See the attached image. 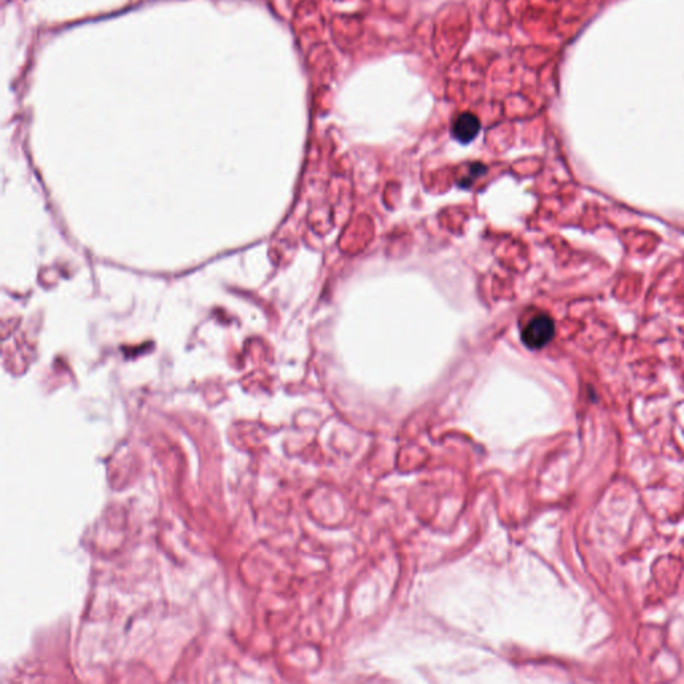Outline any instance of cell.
Listing matches in <instances>:
<instances>
[{
	"label": "cell",
	"mask_w": 684,
	"mask_h": 684,
	"mask_svg": "<svg viewBox=\"0 0 684 684\" xmlns=\"http://www.w3.org/2000/svg\"><path fill=\"white\" fill-rule=\"evenodd\" d=\"M555 324L547 315H534L521 331V340L530 349H541L553 338Z\"/></svg>",
	"instance_id": "obj_1"
},
{
	"label": "cell",
	"mask_w": 684,
	"mask_h": 684,
	"mask_svg": "<svg viewBox=\"0 0 684 684\" xmlns=\"http://www.w3.org/2000/svg\"><path fill=\"white\" fill-rule=\"evenodd\" d=\"M481 129L480 119L472 112L460 114L452 124V134L456 140L466 145L478 137Z\"/></svg>",
	"instance_id": "obj_2"
}]
</instances>
